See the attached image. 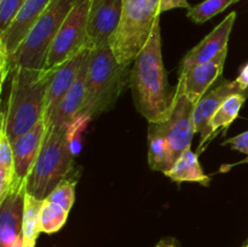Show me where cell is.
Wrapping results in <instances>:
<instances>
[{
	"label": "cell",
	"instance_id": "obj_17",
	"mask_svg": "<svg viewBox=\"0 0 248 247\" xmlns=\"http://www.w3.org/2000/svg\"><path fill=\"white\" fill-rule=\"evenodd\" d=\"M235 93H244L240 86L237 85L236 80H230L220 77L218 84L213 89H210L205 93V96L196 103L195 110H194V124H195L196 133H202L208 125V121L212 118L215 111L219 108L220 104L225 101L229 96ZM248 96V94H247Z\"/></svg>",
	"mask_w": 248,
	"mask_h": 247
},
{
	"label": "cell",
	"instance_id": "obj_15",
	"mask_svg": "<svg viewBox=\"0 0 248 247\" xmlns=\"http://www.w3.org/2000/svg\"><path fill=\"white\" fill-rule=\"evenodd\" d=\"M27 183L0 202V247H11L22 235Z\"/></svg>",
	"mask_w": 248,
	"mask_h": 247
},
{
	"label": "cell",
	"instance_id": "obj_1",
	"mask_svg": "<svg viewBox=\"0 0 248 247\" xmlns=\"http://www.w3.org/2000/svg\"><path fill=\"white\" fill-rule=\"evenodd\" d=\"M128 84L136 109L148 123H162L169 118L176 87L170 86L162 61L160 18L154 24L143 50L133 61Z\"/></svg>",
	"mask_w": 248,
	"mask_h": 247
},
{
	"label": "cell",
	"instance_id": "obj_30",
	"mask_svg": "<svg viewBox=\"0 0 248 247\" xmlns=\"http://www.w3.org/2000/svg\"><path fill=\"white\" fill-rule=\"evenodd\" d=\"M155 247H182L181 244L178 242V240L173 239V237H165L161 239Z\"/></svg>",
	"mask_w": 248,
	"mask_h": 247
},
{
	"label": "cell",
	"instance_id": "obj_13",
	"mask_svg": "<svg viewBox=\"0 0 248 247\" xmlns=\"http://www.w3.org/2000/svg\"><path fill=\"white\" fill-rule=\"evenodd\" d=\"M46 130L47 125L45 119H41L34 127L11 142L14 150L15 174L18 183H27L29 172L31 171V167L40 153Z\"/></svg>",
	"mask_w": 248,
	"mask_h": 247
},
{
	"label": "cell",
	"instance_id": "obj_28",
	"mask_svg": "<svg viewBox=\"0 0 248 247\" xmlns=\"http://www.w3.org/2000/svg\"><path fill=\"white\" fill-rule=\"evenodd\" d=\"M190 4L188 2V0H160V6L159 11L160 15L164 14V12L170 11V10L173 9H190Z\"/></svg>",
	"mask_w": 248,
	"mask_h": 247
},
{
	"label": "cell",
	"instance_id": "obj_32",
	"mask_svg": "<svg viewBox=\"0 0 248 247\" xmlns=\"http://www.w3.org/2000/svg\"><path fill=\"white\" fill-rule=\"evenodd\" d=\"M35 244L36 242L26 241V240H23V247H35Z\"/></svg>",
	"mask_w": 248,
	"mask_h": 247
},
{
	"label": "cell",
	"instance_id": "obj_18",
	"mask_svg": "<svg viewBox=\"0 0 248 247\" xmlns=\"http://www.w3.org/2000/svg\"><path fill=\"white\" fill-rule=\"evenodd\" d=\"M247 94L244 93H235L232 96L228 97L224 102L219 106V108L215 111L212 118L208 121V125L206 130L201 133V139L200 145H199L198 154L203 145L212 139L216 136V133L220 130L224 128L227 130L230 125L235 121V119L239 116L240 110H241L242 106H244L245 101L247 98Z\"/></svg>",
	"mask_w": 248,
	"mask_h": 247
},
{
	"label": "cell",
	"instance_id": "obj_9",
	"mask_svg": "<svg viewBox=\"0 0 248 247\" xmlns=\"http://www.w3.org/2000/svg\"><path fill=\"white\" fill-rule=\"evenodd\" d=\"M123 0H92L86 31V48L94 50L109 44L118 29Z\"/></svg>",
	"mask_w": 248,
	"mask_h": 247
},
{
	"label": "cell",
	"instance_id": "obj_6",
	"mask_svg": "<svg viewBox=\"0 0 248 247\" xmlns=\"http://www.w3.org/2000/svg\"><path fill=\"white\" fill-rule=\"evenodd\" d=\"M77 1L78 0H51L16 55L10 60L12 70L16 67H45L51 43Z\"/></svg>",
	"mask_w": 248,
	"mask_h": 247
},
{
	"label": "cell",
	"instance_id": "obj_14",
	"mask_svg": "<svg viewBox=\"0 0 248 247\" xmlns=\"http://www.w3.org/2000/svg\"><path fill=\"white\" fill-rule=\"evenodd\" d=\"M90 52L87 50L84 60H82L80 69L78 72L77 77L73 82L72 87L68 90L65 96L57 106L52 114L45 119L47 126H57V127H67L74 118H77L82 108L86 94V77L87 69H89Z\"/></svg>",
	"mask_w": 248,
	"mask_h": 247
},
{
	"label": "cell",
	"instance_id": "obj_8",
	"mask_svg": "<svg viewBox=\"0 0 248 247\" xmlns=\"http://www.w3.org/2000/svg\"><path fill=\"white\" fill-rule=\"evenodd\" d=\"M195 104L176 86V97L169 118L162 123H150L170 143L174 157L178 159L182 153L191 148V140L196 133L194 124Z\"/></svg>",
	"mask_w": 248,
	"mask_h": 247
},
{
	"label": "cell",
	"instance_id": "obj_5",
	"mask_svg": "<svg viewBox=\"0 0 248 247\" xmlns=\"http://www.w3.org/2000/svg\"><path fill=\"white\" fill-rule=\"evenodd\" d=\"M160 0H123L120 23L110 44L120 64L130 65L143 50L160 18Z\"/></svg>",
	"mask_w": 248,
	"mask_h": 247
},
{
	"label": "cell",
	"instance_id": "obj_10",
	"mask_svg": "<svg viewBox=\"0 0 248 247\" xmlns=\"http://www.w3.org/2000/svg\"><path fill=\"white\" fill-rule=\"evenodd\" d=\"M228 56V47L218 53L213 60L201 63L179 74L177 87L184 92L186 97L196 106L205 96L206 92L216 84L224 70L225 60Z\"/></svg>",
	"mask_w": 248,
	"mask_h": 247
},
{
	"label": "cell",
	"instance_id": "obj_24",
	"mask_svg": "<svg viewBox=\"0 0 248 247\" xmlns=\"http://www.w3.org/2000/svg\"><path fill=\"white\" fill-rule=\"evenodd\" d=\"M78 178L77 176L67 177L63 179L57 186L52 190V193L47 196L46 200L52 201L62 206L64 210L69 212L72 210L75 201V188H77Z\"/></svg>",
	"mask_w": 248,
	"mask_h": 247
},
{
	"label": "cell",
	"instance_id": "obj_33",
	"mask_svg": "<svg viewBox=\"0 0 248 247\" xmlns=\"http://www.w3.org/2000/svg\"><path fill=\"white\" fill-rule=\"evenodd\" d=\"M244 247H248V241H247V244L246 245H245V246Z\"/></svg>",
	"mask_w": 248,
	"mask_h": 247
},
{
	"label": "cell",
	"instance_id": "obj_21",
	"mask_svg": "<svg viewBox=\"0 0 248 247\" xmlns=\"http://www.w3.org/2000/svg\"><path fill=\"white\" fill-rule=\"evenodd\" d=\"M44 200H39L35 196L26 193L24 199V212H23V240L26 241L36 242L39 234L41 232L40 228V212Z\"/></svg>",
	"mask_w": 248,
	"mask_h": 247
},
{
	"label": "cell",
	"instance_id": "obj_3",
	"mask_svg": "<svg viewBox=\"0 0 248 247\" xmlns=\"http://www.w3.org/2000/svg\"><path fill=\"white\" fill-rule=\"evenodd\" d=\"M127 75L128 67L118 62L110 44L91 50L86 94L79 114L93 119L113 108L126 86Z\"/></svg>",
	"mask_w": 248,
	"mask_h": 247
},
{
	"label": "cell",
	"instance_id": "obj_22",
	"mask_svg": "<svg viewBox=\"0 0 248 247\" xmlns=\"http://www.w3.org/2000/svg\"><path fill=\"white\" fill-rule=\"evenodd\" d=\"M68 215L69 212L61 205L52 201L44 200L40 212L41 232H45V234L57 232L67 222Z\"/></svg>",
	"mask_w": 248,
	"mask_h": 247
},
{
	"label": "cell",
	"instance_id": "obj_4",
	"mask_svg": "<svg viewBox=\"0 0 248 247\" xmlns=\"http://www.w3.org/2000/svg\"><path fill=\"white\" fill-rule=\"evenodd\" d=\"M74 169V154L67 138V127L47 126L40 153L27 178V193L46 200L53 189Z\"/></svg>",
	"mask_w": 248,
	"mask_h": 247
},
{
	"label": "cell",
	"instance_id": "obj_16",
	"mask_svg": "<svg viewBox=\"0 0 248 247\" xmlns=\"http://www.w3.org/2000/svg\"><path fill=\"white\" fill-rule=\"evenodd\" d=\"M86 52L87 50L82 51L81 53L74 56L70 60L65 61L63 64L56 68L52 77H51L50 84H48L47 87L44 119H47L55 111V109L57 108L60 102L62 101V98L68 92V90L72 87Z\"/></svg>",
	"mask_w": 248,
	"mask_h": 247
},
{
	"label": "cell",
	"instance_id": "obj_31",
	"mask_svg": "<svg viewBox=\"0 0 248 247\" xmlns=\"http://www.w3.org/2000/svg\"><path fill=\"white\" fill-rule=\"evenodd\" d=\"M11 247H23V234L17 237V240L14 242Z\"/></svg>",
	"mask_w": 248,
	"mask_h": 247
},
{
	"label": "cell",
	"instance_id": "obj_20",
	"mask_svg": "<svg viewBox=\"0 0 248 247\" xmlns=\"http://www.w3.org/2000/svg\"><path fill=\"white\" fill-rule=\"evenodd\" d=\"M148 143H149L148 162L150 169L166 174L177 161L171 145L166 138L152 125L148 127Z\"/></svg>",
	"mask_w": 248,
	"mask_h": 247
},
{
	"label": "cell",
	"instance_id": "obj_12",
	"mask_svg": "<svg viewBox=\"0 0 248 247\" xmlns=\"http://www.w3.org/2000/svg\"><path fill=\"white\" fill-rule=\"evenodd\" d=\"M235 21H236V12L232 11L198 45L188 51L179 65V74L195 65L213 60L218 53L227 48Z\"/></svg>",
	"mask_w": 248,
	"mask_h": 247
},
{
	"label": "cell",
	"instance_id": "obj_26",
	"mask_svg": "<svg viewBox=\"0 0 248 247\" xmlns=\"http://www.w3.org/2000/svg\"><path fill=\"white\" fill-rule=\"evenodd\" d=\"M26 0H0V31L7 28Z\"/></svg>",
	"mask_w": 248,
	"mask_h": 247
},
{
	"label": "cell",
	"instance_id": "obj_7",
	"mask_svg": "<svg viewBox=\"0 0 248 247\" xmlns=\"http://www.w3.org/2000/svg\"><path fill=\"white\" fill-rule=\"evenodd\" d=\"M92 0H78L48 48L45 67L58 68L86 48V31Z\"/></svg>",
	"mask_w": 248,
	"mask_h": 247
},
{
	"label": "cell",
	"instance_id": "obj_29",
	"mask_svg": "<svg viewBox=\"0 0 248 247\" xmlns=\"http://www.w3.org/2000/svg\"><path fill=\"white\" fill-rule=\"evenodd\" d=\"M235 80H236L240 89L248 94V62L240 69L239 75H237V77Z\"/></svg>",
	"mask_w": 248,
	"mask_h": 247
},
{
	"label": "cell",
	"instance_id": "obj_11",
	"mask_svg": "<svg viewBox=\"0 0 248 247\" xmlns=\"http://www.w3.org/2000/svg\"><path fill=\"white\" fill-rule=\"evenodd\" d=\"M50 2L51 0H26L7 28L0 31V46L6 50L10 60L16 55Z\"/></svg>",
	"mask_w": 248,
	"mask_h": 247
},
{
	"label": "cell",
	"instance_id": "obj_25",
	"mask_svg": "<svg viewBox=\"0 0 248 247\" xmlns=\"http://www.w3.org/2000/svg\"><path fill=\"white\" fill-rule=\"evenodd\" d=\"M0 167L9 170V171L15 172L12 143L11 140H10L9 135H7L6 132L5 120L2 115H1V124H0Z\"/></svg>",
	"mask_w": 248,
	"mask_h": 247
},
{
	"label": "cell",
	"instance_id": "obj_19",
	"mask_svg": "<svg viewBox=\"0 0 248 247\" xmlns=\"http://www.w3.org/2000/svg\"><path fill=\"white\" fill-rule=\"evenodd\" d=\"M165 176L177 183L190 182V183H199L207 186L211 182L210 177L203 172L199 162V154L193 152L191 148H188L182 153L173 167Z\"/></svg>",
	"mask_w": 248,
	"mask_h": 247
},
{
	"label": "cell",
	"instance_id": "obj_23",
	"mask_svg": "<svg viewBox=\"0 0 248 247\" xmlns=\"http://www.w3.org/2000/svg\"><path fill=\"white\" fill-rule=\"evenodd\" d=\"M237 1L239 0H203L200 4L191 6L186 12V17L194 23H205Z\"/></svg>",
	"mask_w": 248,
	"mask_h": 247
},
{
	"label": "cell",
	"instance_id": "obj_27",
	"mask_svg": "<svg viewBox=\"0 0 248 247\" xmlns=\"http://www.w3.org/2000/svg\"><path fill=\"white\" fill-rule=\"evenodd\" d=\"M223 144L230 145L232 149L246 154L247 157L241 162L242 164H248V131L240 133V135L235 136V137L230 138V139H227Z\"/></svg>",
	"mask_w": 248,
	"mask_h": 247
},
{
	"label": "cell",
	"instance_id": "obj_2",
	"mask_svg": "<svg viewBox=\"0 0 248 247\" xmlns=\"http://www.w3.org/2000/svg\"><path fill=\"white\" fill-rule=\"evenodd\" d=\"M55 70L56 68L27 67L12 70L7 110L1 113L11 142L44 119L46 93Z\"/></svg>",
	"mask_w": 248,
	"mask_h": 247
}]
</instances>
